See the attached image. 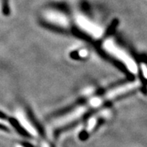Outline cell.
<instances>
[{
  "label": "cell",
  "mask_w": 147,
  "mask_h": 147,
  "mask_svg": "<svg viewBox=\"0 0 147 147\" xmlns=\"http://www.w3.org/2000/svg\"><path fill=\"white\" fill-rule=\"evenodd\" d=\"M2 9H3V14H8L9 8H8V0H2Z\"/></svg>",
  "instance_id": "6da1fadb"
},
{
  "label": "cell",
  "mask_w": 147,
  "mask_h": 147,
  "mask_svg": "<svg viewBox=\"0 0 147 147\" xmlns=\"http://www.w3.org/2000/svg\"><path fill=\"white\" fill-rule=\"evenodd\" d=\"M0 129L5 130V131H8V128H6V126L3 125H2V124H0Z\"/></svg>",
  "instance_id": "7a4b0ae2"
},
{
  "label": "cell",
  "mask_w": 147,
  "mask_h": 147,
  "mask_svg": "<svg viewBox=\"0 0 147 147\" xmlns=\"http://www.w3.org/2000/svg\"><path fill=\"white\" fill-rule=\"evenodd\" d=\"M0 118L1 119H6V116L5 113L2 112V111H0Z\"/></svg>",
  "instance_id": "3957f363"
}]
</instances>
